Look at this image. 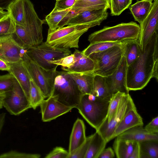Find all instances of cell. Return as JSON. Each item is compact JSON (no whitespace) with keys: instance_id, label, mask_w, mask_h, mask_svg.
Returning <instances> with one entry per match:
<instances>
[{"instance_id":"cell-1","label":"cell","mask_w":158,"mask_h":158,"mask_svg":"<svg viewBox=\"0 0 158 158\" xmlns=\"http://www.w3.org/2000/svg\"><path fill=\"white\" fill-rule=\"evenodd\" d=\"M158 33H155L144 51L140 50L136 60L127 66L126 85L129 91L142 89L152 78L158 81Z\"/></svg>"},{"instance_id":"cell-2","label":"cell","mask_w":158,"mask_h":158,"mask_svg":"<svg viewBox=\"0 0 158 158\" xmlns=\"http://www.w3.org/2000/svg\"><path fill=\"white\" fill-rule=\"evenodd\" d=\"M102 22H96L68 25L52 31L48 29L46 42L55 48H78L79 40L81 36L89 28L99 25Z\"/></svg>"},{"instance_id":"cell-3","label":"cell","mask_w":158,"mask_h":158,"mask_svg":"<svg viewBox=\"0 0 158 158\" xmlns=\"http://www.w3.org/2000/svg\"><path fill=\"white\" fill-rule=\"evenodd\" d=\"M109 101L98 98L91 93L82 94L76 108L86 121L97 131L106 117Z\"/></svg>"},{"instance_id":"cell-4","label":"cell","mask_w":158,"mask_h":158,"mask_svg":"<svg viewBox=\"0 0 158 158\" xmlns=\"http://www.w3.org/2000/svg\"><path fill=\"white\" fill-rule=\"evenodd\" d=\"M140 26L136 23L131 22L122 23L112 27H104L89 36L90 44L101 42H124L137 40Z\"/></svg>"},{"instance_id":"cell-5","label":"cell","mask_w":158,"mask_h":158,"mask_svg":"<svg viewBox=\"0 0 158 158\" xmlns=\"http://www.w3.org/2000/svg\"><path fill=\"white\" fill-rule=\"evenodd\" d=\"M25 21L23 27L15 25V32L29 46L43 42L42 25L44 23L38 17L34 5L30 0H23Z\"/></svg>"},{"instance_id":"cell-6","label":"cell","mask_w":158,"mask_h":158,"mask_svg":"<svg viewBox=\"0 0 158 158\" xmlns=\"http://www.w3.org/2000/svg\"><path fill=\"white\" fill-rule=\"evenodd\" d=\"M82 94L67 71L56 70L51 95L63 103L76 108Z\"/></svg>"},{"instance_id":"cell-7","label":"cell","mask_w":158,"mask_h":158,"mask_svg":"<svg viewBox=\"0 0 158 158\" xmlns=\"http://www.w3.org/2000/svg\"><path fill=\"white\" fill-rule=\"evenodd\" d=\"M124 43L102 52L93 53L88 56L95 63V74L107 77L115 70L124 55Z\"/></svg>"},{"instance_id":"cell-8","label":"cell","mask_w":158,"mask_h":158,"mask_svg":"<svg viewBox=\"0 0 158 158\" xmlns=\"http://www.w3.org/2000/svg\"><path fill=\"white\" fill-rule=\"evenodd\" d=\"M29 56L40 67L47 70L52 69L58 66L49 62L60 59L71 54L69 49L54 48L46 42L27 48Z\"/></svg>"},{"instance_id":"cell-9","label":"cell","mask_w":158,"mask_h":158,"mask_svg":"<svg viewBox=\"0 0 158 158\" xmlns=\"http://www.w3.org/2000/svg\"><path fill=\"white\" fill-rule=\"evenodd\" d=\"M22 60L31 79L40 88L45 98L49 97L52 92L57 67L46 70L32 60L26 52Z\"/></svg>"},{"instance_id":"cell-10","label":"cell","mask_w":158,"mask_h":158,"mask_svg":"<svg viewBox=\"0 0 158 158\" xmlns=\"http://www.w3.org/2000/svg\"><path fill=\"white\" fill-rule=\"evenodd\" d=\"M27 48L17 40L14 33L0 36V59L7 63L22 60Z\"/></svg>"},{"instance_id":"cell-11","label":"cell","mask_w":158,"mask_h":158,"mask_svg":"<svg viewBox=\"0 0 158 158\" xmlns=\"http://www.w3.org/2000/svg\"><path fill=\"white\" fill-rule=\"evenodd\" d=\"M3 107L10 114L15 115L31 108L29 99L17 81L12 90L5 94Z\"/></svg>"},{"instance_id":"cell-12","label":"cell","mask_w":158,"mask_h":158,"mask_svg":"<svg viewBox=\"0 0 158 158\" xmlns=\"http://www.w3.org/2000/svg\"><path fill=\"white\" fill-rule=\"evenodd\" d=\"M135 105L129 94H126L109 122L107 123H103L98 130L96 131L101 134L107 143L111 140L114 130L127 112Z\"/></svg>"},{"instance_id":"cell-13","label":"cell","mask_w":158,"mask_h":158,"mask_svg":"<svg viewBox=\"0 0 158 158\" xmlns=\"http://www.w3.org/2000/svg\"><path fill=\"white\" fill-rule=\"evenodd\" d=\"M139 26L138 41L141 51H143L153 35L158 33V0H154L149 14Z\"/></svg>"},{"instance_id":"cell-14","label":"cell","mask_w":158,"mask_h":158,"mask_svg":"<svg viewBox=\"0 0 158 158\" xmlns=\"http://www.w3.org/2000/svg\"><path fill=\"white\" fill-rule=\"evenodd\" d=\"M40 106L42 120L44 122L54 119L75 108L63 103L59 101L56 96L52 95L47 99L44 100Z\"/></svg>"},{"instance_id":"cell-15","label":"cell","mask_w":158,"mask_h":158,"mask_svg":"<svg viewBox=\"0 0 158 158\" xmlns=\"http://www.w3.org/2000/svg\"><path fill=\"white\" fill-rule=\"evenodd\" d=\"M127 65L123 55L117 68L110 75L104 77L111 96L118 92L128 94L126 85Z\"/></svg>"},{"instance_id":"cell-16","label":"cell","mask_w":158,"mask_h":158,"mask_svg":"<svg viewBox=\"0 0 158 158\" xmlns=\"http://www.w3.org/2000/svg\"><path fill=\"white\" fill-rule=\"evenodd\" d=\"M8 64L10 67L9 73L15 77L29 100L31 78L23 60Z\"/></svg>"},{"instance_id":"cell-17","label":"cell","mask_w":158,"mask_h":158,"mask_svg":"<svg viewBox=\"0 0 158 158\" xmlns=\"http://www.w3.org/2000/svg\"><path fill=\"white\" fill-rule=\"evenodd\" d=\"M107 9L105 8L86 10L78 13L72 18L66 25L102 22L108 16Z\"/></svg>"},{"instance_id":"cell-18","label":"cell","mask_w":158,"mask_h":158,"mask_svg":"<svg viewBox=\"0 0 158 158\" xmlns=\"http://www.w3.org/2000/svg\"><path fill=\"white\" fill-rule=\"evenodd\" d=\"M143 119L138 112L135 105L128 111L116 128L111 140L131 128L137 126H143Z\"/></svg>"},{"instance_id":"cell-19","label":"cell","mask_w":158,"mask_h":158,"mask_svg":"<svg viewBox=\"0 0 158 158\" xmlns=\"http://www.w3.org/2000/svg\"><path fill=\"white\" fill-rule=\"evenodd\" d=\"M117 137L122 139L139 143L148 140H158V133L150 132L143 126H139L131 128L118 135Z\"/></svg>"},{"instance_id":"cell-20","label":"cell","mask_w":158,"mask_h":158,"mask_svg":"<svg viewBox=\"0 0 158 158\" xmlns=\"http://www.w3.org/2000/svg\"><path fill=\"white\" fill-rule=\"evenodd\" d=\"M73 53L75 57L74 65L69 68H62L63 70L76 73L94 72L95 63L92 59L77 49Z\"/></svg>"},{"instance_id":"cell-21","label":"cell","mask_w":158,"mask_h":158,"mask_svg":"<svg viewBox=\"0 0 158 158\" xmlns=\"http://www.w3.org/2000/svg\"><path fill=\"white\" fill-rule=\"evenodd\" d=\"M85 127L83 121L78 118L74 123L69 139V155L82 145L85 141Z\"/></svg>"},{"instance_id":"cell-22","label":"cell","mask_w":158,"mask_h":158,"mask_svg":"<svg viewBox=\"0 0 158 158\" xmlns=\"http://www.w3.org/2000/svg\"><path fill=\"white\" fill-rule=\"evenodd\" d=\"M67 72L73 79L83 94L91 93L95 75L94 72L82 73Z\"/></svg>"},{"instance_id":"cell-23","label":"cell","mask_w":158,"mask_h":158,"mask_svg":"<svg viewBox=\"0 0 158 158\" xmlns=\"http://www.w3.org/2000/svg\"><path fill=\"white\" fill-rule=\"evenodd\" d=\"M109 0H76L70 8L78 13L83 11L96 9L110 8Z\"/></svg>"},{"instance_id":"cell-24","label":"cell","mask_w":158,"mask_h":158,"mask_svg":"<svg viewBox=\"0 0 158 158\" xmlns=\"http://www.w3.org/2000/svg\"><path fill=\"white\" fill-rule=\"evenodd\" d=\"M151 0L137 1L129 7V9L135 21L140 24L147 16L152 8Z\"/></svg>"},{"instance_id":"cell-25","label":"cell","mask_w":158,"mask_h":158,"mask_svg":"<svg viewBox=\"0 0 158 158\" xmlns=\"http://www.w3.org/2000/svg\"><path fill=\"white\" fill-rule=\"evenodd\" d=\"M107 142L98 131L92 134L85 158H98L105 149Z\"/></svg>"},{"instance_id":"cell-26","label":"cell","mask_w":158,"mask_h":158,"mask_svg":"<svg viewBox=\"0 0 158 158\" xmlns=\"http://www.w3.org/2000/svg\"><path fill=\"white\" fill-rule=\"evenodd\" d=\"M91 93L100 99L110 100L111 96L104 77L95 74Z\"/></svg>"},{"instance_id":"cell-27","label":"cell","mask_w":158,"mask_h":158,"mask_svg":"<svg viewBox=\"0 0 158 158\" xmlns=\"http://www.w3.org/2000/svg\"><path fill=\"white\" fill-rule=\"evenodd\" d=\"M137 143L122 139L116 137L113 145L116 157L118 158H129Z\"/></svg>"},{"instance_id":"cell-28","label":"cell","mask_w":158,"mask_h":158,"mask_svg":"<svg viewBox=\"0 0 158 158\" xmlns=\"http://www.w3.org/2000/svg\"><path fill=\"white\" fill-rule=\"evenodd\" d=\"M7 10L15 25L24 26L25 16L23 0H14L9 5Z\"/></svg>"},{"instance_id":"cell-29","label":"cell","mask_w":158,"mask_h":158,"mask_svg":"<svg viewBox=\"0 0 158 158\" xmlns=\"http://www.w3.org/2000/svg\"><path fill=\"white\" fill-rule=\"evenodd\" d=\"M139 143L140 158H158V140H148Z\"/></svg>"},{"instance_id":"cell-30","label":"cell","mask_w":158,"mask_h":158,"mask_svg":"<svg viewBox=\"0 0 158 158\" xmlns=\"http://www.w3.org/2000/svg\"><path fill=\"white\" fill-rule=\"evenodd\" d=\"M123 55L127 66L133 63L140 54V49L137 40H129L124 43Z\"/></svg>"},{"instance_id":"cell-31","label":"cell","mask_w":158,"mask_h":158,"mask_svg":"<svg viewBox=\"0 0 158 158\" xmlns=\"http://www.w3.org/2000/svg\"><path fill=\"white\" fill-rule=\"evenodd\" d=\"M124 42H101L90 44L82 52L89 56L93 53L103 51L113 46L122 44Z\"/></svg>"},{"instance_id":"cell-32","label":"cell","mask_w":158,"mask_h":158,"mask_svg":"<svg viewBox=\"0 0 158 158\" xmlns=\"http://www.w3.org/2000/svg\"><path fill=\"white\" fill-rule=\"evenodd\" d=\"M44 98L40 88L31 79L29 92V100L32 108L35 109L44 100Z\"/></svg>"},{"instance_id":"cell-33","label":"cell","mask_w":158,"mask_h":158,"mask_svg":"<svg viewBox=\"0 0 158 158\" xmlns=\"http://www.w3.org/2000/svg\"><path fill=\"white\" fill-rule=\"evenodd\" d=\"M126 94L124 93L118 92L111 95L109 101L107 115L103 123H107L109 122L115 113L122 99Z\"/></svg>"},{"instance_id":"cell-34","label":"cell","mask_w":158,"mask_h":158,"mask_svg":"<svg viewBox=\"0 0 158 158\" xmlns=\"http://www.w3.org/2000/svg\"><path fill=\"white\" fill-rule=\"evenodd\" d=\"M70 10L53 12L52 11L45 17V20L51 31H54L58 28V25L61 21L67 15Z\"/></svg>"},{"instance_id":"cell-35","label":"cell","mask_w":158,"mask_h":158,"mask_svg":"<svg viewBox=\"0 0 158 158\" xmlns=\"http://www.w3.org/2000/svg\"><path fill=\"white\" fill-rule=\"evenodd\" d=\"M110 14L112 16H118L128 8L132 0H109Z\"/></svg>"},{"instance_id":"cell-36","label":"cell","mask_w":158,"mask_h":158,"mask_svg":"<svg viewBox=\"0 0 158 158\" xmlns=\"http://www.w3.org/2000/svg\"><path fill=\"white\" fill-rule=\"evenodd\" d=\"M17 81L11 74L0 75V94H3L12 90Z\"/></svg>"},{"instance_id":"cell-37","label":"cell","mask_w":158,"mask_h":158,"mask_svg":"<svg viewBox=\"0 0 158 158\" xmlns=\"http://www.w3.org/2000/svg\"><path fill=\"white\" fill-rule=\"evenodd\" d=\"M15 29V25L10 15L0 21V36L14 34Z\"/></svg>"},{"instance_id":"cell-38","label":"cell","mask_w":158,"mask_h":158,"mask_svg":"<svg viewBox=\"0 0 158 158\" xmlns=\"http://www.w3.org/2000/svg\"><path fill=\"white\" fill-rule=\"evenodd\" d=\"M40 156L39 154L21 152L14 150L0 154V158H39Z\"/></svg>"},{"instance_id":"cell-39","label":"cell","mask_w":158,"mask_h":158,"mask_svg":"<svg viewBox=\"0 0 158 158\" xmlns=\"http://www.w3.org/2000/svg\"><path fill=\"white\" fill-rule=\"evenodd\" d=\"M92 136V135L86 137L85 142L70 154L69 158H85Z\"/></svg>"},{"instance_id":"cell-40","label":"cell","mask_w":158,"mask_h":158,"mask_svg":"<svg viewBox=\"0 0 158 158\" xmlns=\"http://www.w3.org/2000/svg\"><path fill=\"white\" fill-rule=\"evenodd\" d=\"M75 62V57L73 53L60 59L50 61L49 62L58 66H61L62 68H69L74 65Z\"/></svg>"},{"instance_id":"cell-41","label":"cell","mask_w":158,"mask_h":158,"mask_svg":"<svg viewBox=\"0 0 158 158\" xmlns=\"http://www.w3.org/2000/svg\"><path fill=\"white\" fill-rule=\"evenodd\" d=\"M76 0H56L52 11L59 12L69 9L74 5Z\"/></svg>"},{"instance_id":"cell-42","label":"cell","mask_w":158,"mask_h":158,"mask_svg":"<svg viewBox=\"0 0 158 158\" xmlns=\"http://www.w3.org/2000/svg\"><path fill=\"white\" fill-rule=\"evenodd\" d=\"M69 153L64 148L56 147L48 154L45 158H69Z\"/></svg>"},{"instance_id":"cell-43","label":"cell","mask_w":158,"mask_h":158,"mask_svg":"<svg viewBox=\"0 0 158 158\" xmlns=\"http://www.w3.org/2000/svg\"><path fill=\"white\" fill-rule=\"evenodd\" d=\"M144 127L150 132L158 133V116L153 118Z\"/></svg>"},{"instance_id":"cell-44","label":"cell","mask_w":158,"mask_h":158,"mask_svg":"<svg viewBox=\"0 0 158 158\" xmlns=\"http://www.w3.org/2000/svg\"><path fill=\"white\" fill-rule=\"evenodd\" d=\"M114 152L112 148L109 147L104 149L98 158H113L114 157Z\"/></svg>"},{"instance_id":"cell-45","label":"cell","mask_w":158,"mask_h":158,"mask_svg":"<svg viewBox=\"0 0 158 158\" xmlns=\"http://www.w3.org/2000/svg\"><path fill=\"white\" fill-rule=\"evenodd\" d=\"M129 158H140V150L139 143H137Z\"/></svg>"},{"instance_id":"cell-46","label":"cell","mask_w":158,"mask_h":158,"mask_svg":"<svg viewBox=\"0 0 158 158\" xmlns=\"http://www.w3.org/2000/svg\"><path fill=\"white\" fill-rule=\"evenodd\" d=\"M14 0H0V10H7L9 5Z\"/></svg>"},{"instance_id":"cell-47","label":"cell","mask_w":158,"mask_h":158,"mask_svg":"<svg viewBox=\"0 0 158 158\" xmlns=\"http://www.w3.org/2000/svg\"><path fill=\"white\" fill-rule=\"evenodd\" d=\"M9 69L10 67L8 63L0 59V70L8 72Z\"/></svg>"},{"instance_id":"cell-48","label":"cell","mask_w":158,"mask_h":158,"mask_svg":"<svg viewBox=\"0 0 158 158\" xmlns=\"http://www.w3.org/2000/svg\"><path fill=\"white\" fill-rule=\"evenodd\" d=\"M5 117V113H0V134L4 124Z\"/></svg>"},{"instance_id":"cell-49","label":"cell","mask_w":158,"mask_h":158,"mask_svg":"<svg viewBox=\"0 0 158 158\" xmlns=\"http://www.w3.org/2000/svg\"><path fill=\"white\" fill-rule=\"evenodd\" d=\"M9 15V12L7 11L0 10V21L6 18Z\"/></svg>"},{"instance_id":"cell-50","label":"cell","mask_w":158,"mask_h":158,"mask_svg":"<svg viewBox=\"0 0 158 158\" xmlns=\"http://www.w3.org/2000/svg\"><path fill=\"white\" fill-rule=\"evenodd\" d=\"M5 94H0V109L3 107V99L4 96Z\"/></svg>"},{"instance_id":"cell-51","label":"cell","mask_w":158,"mask_h":158,"mask_svg":"<svg viewBox=\"0 0 158 158\" xmlns=\"http://www.w3.org/2000/svg\"><path fill=\"white\" fill-rule=\"evenodd\" d=\"M152 0V1L153 0Z\"/></svg>"}]
</instances>
